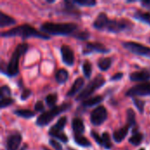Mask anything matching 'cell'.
<instances>
[{"label":"cell","instance_id":"74e56055","mask_svg":"<svg viewBox=\"0 0 150 150\" xmlns=\"http://www.w3.org/2000/svg\"><path fill=\"white\" fill-rule=\"evenodd\" d=\"M32 95V91L30 89H25V88H23L22 89V91H21V94H20V99L25 101L30 96Z\"/></svg>","mask_w":150,"mask_h":150},{"label":"cell","instance_id":"30bf717a","mask_svg":"<svg viewBox=\"0 0 150 150\" xmlns=\"http://www.w3.org/2000/svg\"><path fill=\"white\" fill-rule=\"evenodd\" d=\"M126 96L134 98V97H144L150 96V82L141 83L131 87L127 92Z\"/></svg>","mask_w":150,"mask_h":150},{"label":"cell","instance_id":"484cf974","mask_svg":"<svg viewBox=\"0 0 150 150\" xmlns=\"http://www.w3.org/2000/svg\"><path fill=\"white\" fill-rule=\"evenodd\" d=\"M13 113L15 115H17L18 117H20V118H23V119H26V120L33 118L35 116V114H36L35 112L30 111L28 109H17V110L13 111Z\"/></svg>","mask_w":150,"mask_h":150},{"label":"cell","instance_id":"2e32d148","mask_svg":"<svg viewBox=\"0 0 150 150\" xmlns=\"http://www.w3.org/2000/svg\"><path fill=\"white\" fill-rule=\"evenodd\" d=\"M83 85H84V78L82 77V76L77 77V78L75 80V82L73 83L71 88H70V89L69 90V91L67 92L66 96H67L68 98H71V97H74L75 95H76L78 92L80 93V92H81L80 91L83 89Z\"/></svg>","mask_w":150,"mask_h":150},{"label":"cell","instance_id":"7bdbcfd3","mask_svg":"<svg viewBox=\"0 0 150 150\" xmlns=\"http://www.w3.org/2000/svg\"><path fill=\"white\" fill-rule=\"evenodd\" d=\"M27 148H28L27 144H24V145H23V146L21 147L20 150H27Z\"/></svg>","mask_w":150,"mask_h":150},{"label":"cell","instance_id":"8d00e7d4","mask_svg":"<svg viewBox=\"0 0 150 150\" xmlns=\"http://www.w3.org/2000/svg\"><path fill=\"white\" fill-rule=\"evenodd\" d=\"M91 137L94 139V141L99 145V146H101L102 147V145H103V141H102V136H100L96 131H94V130H92V131H91Z\"/></svg>","mask_w":150,"mask_h":150},{"label":"cell","instance_id":"ac0fdd59","mask_svg":"<svg viewBox=\"0 0 150 150\" xmlns=\"http://www.w3.org/2000/svg\"><path fill=\"white\" fill-rule=\"evenodd\" d=\"M71 127H72V130L74 133V136L83 135V134L85 132L84 123L83 120L80 118H74L71 122Z\"/></svg>","mask_w":150,"mask_h":150},{"label":"cell","instance_id":"44dd1931","mask_svg":"<svg viewBox=\"0 0 150 150\" xmlns=\"http://www.w3.org/2000/svg\"><path fill=\"white\" fill-rule=\"evenodd\" d=\"M103 101H104V97L103 96H100V95H98V96L91 97V98H89L82 101L81 105L83 107H91V106L99 105Z\"/></svg>","mask_w":150,"mask_h":150},{"label":"cell","instance_id":"f35d334b","mask_svg":"<svg viewBox=\"0 0 150 150\" xmlns=\"http://www.w3.org/2000/svg\"><path fill=\"white\" fill-rule=\"evenodd\" d=\"M49 142L50 146L52 148H54L55 150H62V147L61 143L58 141H56L55 139L51 138V139H49V142Z\"/></svg>","mask_w":150,"mask_h":150},{"label":"cell","instance_id":"e0dca14e","mask_svg":"<svg viewBox=\"0 0 150 150\" xmlns=\"http://www.w3.org/2000/svg\"><path fill=\"white\" fill-rule=\"evenodd\" d=\"M130 128H131V127L128 124H127L123 127L115 130L113 132V134H112V139L114 140V142H117V143H120V142H123L125 140V138L127 136Z\"/></svg>","mask_w":150,"mask_h":150},{"label":"cell","instance_id":"b9f144b4","mask_svg":"<svg viewBox=\"0 0 150 150\" xmlns=\"http://www.w3.org/2000/svg\"><path fill=\"white\" fill-rule=\"evenodd\" d=\"M141 4H142V7L150 10V0H143V1L141 2Z\"/></svg>","mask_w":150,"mask_h":150},{"label":"cell","instance_id":"6da1fadb","mask_svg":"<svg viewBox=\"0 0 150 150\" xmlns=\"http://www.w3.org/2000/svg\"><path fill=\"white\" fill-rule=\"evenodd\" d=\"M2 37H21L22 39H27V38H39L42 40H49L50 36L42 33L41 31H39L35 29L33 26L28 24H24L18 25L14 28H11L10 30L4 31L1 33Z\"/></svg>","mask_w":150,"mask_h":150},{"label":"cell","instance_id":"ab89813d","mask_svg":"<svg viewBox=\"0 0 150 150\" xmlns=\"http://www.w3.org/2000/svg\"><path fill=\"white\" fill-rule=\"evenodd\" d=\"M44 109H45V107H44V104H43L42 101L39 100V101H37L35 103V105H34L35 112H42L44 111Z\"/></svg>","mask_w":150,"mask_h":150},{"label":"cell","instance_id":"e575fe53","mask_svg":"<svg viewBox=\"0 0 150 150\" xmlns=\"http://www.w3.org/2000/svg\"><path fill=\"white\" fill-rule=\"evenodd\" d=\"M11 91L8 85H2L0 88V98H11Z\"/></svg>","mask_w":150,"mask_h":150},{"label":"cell","instance_id":"7a4b0ae2","mask_svg":"<svg viewBox=\"0 0 150 150\" xmlns=\"http://www.w3.org/2000/svg\"><path fill=\"white\" fill-rule=\"evenodd\" d=\"M78 30L75 23L45 22L40 25V31L47 35H73Z\"/></svg>","mask_w":150,"mask_h":150},{"label":"cell","instance_id":"ba28073f","mask_svg":"<svg viewBox=\"0 0 150 150\" xmlns=\"http://www.w3.org/2000/svg\"><path fill=\"white\" fill-rule=\"evenodd\" d=\"M122 46L124 47V48L134 54L150 58V47L135 41H124L122 42Z\"/></svg>","mask_w":150,"mask_h":150},{"label":"cell","instance_id":"8992f818","mask_svg":"<svg viewBox=\"0 0 150 150\" xmlns=\"http://www.w3.org/2000/svg\"><path fill=\"white\" fill-rule=\"evenodd\" d=\"M67 121L68 118L66 116L61 117L58 121L50 127V129L48 130V135L51 136L53 139L61 141L63 143H67L69 142V137L63 132V129L67 125Z\"/></svg>","mask_w":150,"mask_h":150},{"label":"cell","instance_id":"5b68a950","mask_svg":"<svg viewBox=\"0 0 150 150\" xmlns=\"http://www.w3.org/2000/svg\"><path fill=\"white\" fill-rule=\"evenodd\" d=\"M105 83V79L102 75L96 76L83 90L82 91L76 96V101H83L89 98L97 90L103 87Z\"/></svg>","mask_w":150,"mask_h":150},{"label":"cell","instance_id":"836d02e7","mask_svg":"<svg viewBox=\"0 0 150 150\" xmlns=\"http://www.w3.org/2000/svg\"><path fill=\"white\" fill-rule=\"evenodd\" d=\"M73 3L76 4V5L87 6V7H93L98 4L97 1L95 0H74Z\"/></svg>","mask_w":150,"mask_h":150},{"label":"cell","instance_id":"ffe728a7","mask_svg":"<svg viewBox=\"0 0 150 150\" xmlns=\"http://www.w3.org/2000/svg\"><path fill=\"white\" fill-rule=\"evenodd\" d=\"M144 140V134L142 132L138 131V128H134L133 130V135L128 139V142L135 147L140 146Z\"/></svg>","mask_w":150,"mask_h":150},{"label":"cell","instance_id":"d590c367","mask_svg":"<svg viewBox=\"0 0 150 150\" xmlns=\"http://www.w3.org/2000/svg\"><path fill=\"white\" fill-rule=\"evenodd\" d=\"M14 102H15V99H13V98H1V101H0V107H1V109H4V108H5V107L10 106V105H12Z\"/></svg>","mask_w":150,"mask_h":150},{"label":"cell","instance_id":"ee69618b","mask_svg":"<svg viewBox=\"0 0 150 150\" xmlns=\"http://www.w3.org/2000/svg\"><path fill=\"white\" fill-rule=\"evenodd\" d=\"M41 149H42V150H50L48 148H47V147H45V146L41 147Z\"/></svg>","mask_w":150,"mask_h":150},{"label":"cell","instance_id":"4dcf8cb0","mask_svg":"<svg viewBox=\"0 0 150 150\" xmlns=\"http://www.w3.org/2000/svg\"><path fill=\"white\" fill-rule=\"evenodd\" d=\"M83 69V73L84 75V77L87 79H90L92 74V65L89 61H84L82 66Z\"/></svg>","mask_w":150,"mask_h":150},{"label":"cell","instance_id":"f6af8a7d","mask_svg":"<svg viewBox=\"0 0 150 150\" xmlns=\"http://www.w3.org/2000/svg\"><path fill=\"white\" fill-rule=\"evenodd\" d=\"M68 150H75V149H71V148H68Z\"/></svg>","mask_w":150,"mask_h":150},{"label":"cell","instance_id":"9a60e30c","mask_svg":"<svg viewBox=\"0 0 150 150\" xmlns=\"http://www.w3.org/2000/svg\"><path fill=\"white\" fill-rule=\"evenodd\" d=\"M129 79L133 82H148L150 80V71L144 69L139 71H134L130 73L129 75Z\"/></svg>","mask_w":150,"mask_h":150},{"label":"cell","instance_id":"5bb4252c","mask_svg":"<svg viewBox=\"0 0 150 150\" xmlns=\"http://www.w3.org/2000/svg\"><path fill=\"white\" fill-rule=\"evenodd\" d=\"M22 142V135L18 132H15L7 136L5 141L6 150H18Z\"/></svg>","mask_w":150,"mask_h":150},{"label":"cell","instance_id":"3957f363","mask_svg":"<svg viewBox=\"0 0 150 150\" xmlns=\"http://www.w3.org/2000/svg\"><path fill=\"white\" fill-rule=\"evenodd\" d=\"M28 47L29 46L25 42L20 43L16 47L8 62V65L6 66V69L3 74L9 77H13L19 73V59L28 51Z\"/></svg>","mask_w":150,"mask_h":150},{"label":"cell","instance_id":"f1b7e54d","mask_svg":"<svg viewBox=\"0 0 150 150\" xmlns=\"http://www.w3.org/2000/svg\"><path fill=\"white\" fill-rule=\"evenodd\" d=\"M101 136H102V141H103L102 147L107 150L111 149L112 148V139H111V136H110L109 133L108 132H104Z\"/></svg>","mask_w":150,"mask_h":150},{"label":"cell","instance_id":"4fadbf2b","mask_svg":"<svg viewBox=\"0 0 150 150\" xmlns=\"http://www.w3.org/2000/svg\"><path fill=\"white\" fill-rule=\"evenodd\" d=\"M60 51L62 62L67 66H73L75 62V54L73 49L68 45H62Z\"/></svg>","mask_w":150,"mask_h":150},{"label":"cell","instance_id":"277c9868","mask_svg":"<svg viewBox=\"0 0 150 150\" xmlns=\"http://www.w3.org/2000/svg\"><path fill=\"white\" fill-rule=\"evenodd\" d=\"M71 107H72L71 103H69V102L62 103V105H57V106L50 109L49 111L42 112L40 116H38L35 124L40 127H44L47 126L50 122H52L55 117H57L58 115H60L61 113H62L64 112L69 111Z\"/></svg>","mask_w":150,"mask_h":150},{"label":"cell","instance_id":"52a82bcc","mask_svg":"<svg viewBox=\"0 0 150 150\" xmlns=\"http://www.w3.org/2000/svg\"><path fill=\"white\" fill-rule=\"evenodd\" d=\"M133 25H134L131 21L125 19V18L111 19L108 18V19L105 22L104 31H107V32L112 33H121L123 31L130 29L131 27H133Z\"/></svg>","mask_w":150,"mask_h":150},{"label":"cell","instance_id":"cb8c5ba5","mask_svg":"<svg viewBox=\"0 0 150 150\" xmlns=\"http://www.w3.org/2000/svg\"><path fill=\"white\" fill-rule=\"evenodd\" d=\"M69 71L65 69H60L56 71L55 73V76H54V78H55V81L57 82V83L59 84H62V83H65L67 82V80L69 79Z\"/></svg>","mask_w":150,"mask_h":150},{"label":"cell","instance_id":"8fae6325","mask_svg":"<svg viewBox=\"0 0 150 150\" xmlns=\"http://www.w3.org/2000/svg\"><path fill=\"white\" fill-rule=\"evenodd\" d=\"M111 50L105 47L103 43L94 41V42H87L83 50V54L87 55L91 53H100V54H107L110 53Z\"/></svg>","mask_w":150,"mask_h":150},{"label":"cell","instance_id":"bcb514c9","mask_svg":"<svg viewBox=\"0 0 150 150\" xmlns=\"http://www.w3.org/2000/svg\"><path fill=\"white\" fill-rule=\"evenodd\" d=\"M139 150H146L145 149H139Z\"/></svg>","mask_w":150,"mask_h":150},{"label":"cell","instance_id":"83f0119b","mask_svg":"<svg viewBox=\"0 0 150 150\" xmlns=\"http://www.w3.org/2000/svg\"><path fill=\"white\" fill-rule=\"evenodd\" d=\"M74 141L78 146H81V147H83V148H89V147L91 146V142L83 135L74 136Z\"/></svg>","mask_w":150,"mask_h":150},{"label":"cell","instance_id":"9c48e42d","mask_svg":"<svg viewBox=\"0 0 150 150\" xmlns=\"http://www.w3.org/2000/svg\"><path fill=\"white\" fill-rule=\"evenodd\" d=\"M108 118V112L103 105H98L91 113L90 120L93 126H100L106 121Z\"/></svg>","mask_w":150,"mask_h":150},{"label":"cell","instance_id":"d6a6232c","mask_svg":"<svg viewBox=\"0 0 150 150\" xmlns=\"http://www.w3.org/2000/svg\"><path fill=\"white\" fill-rule=\"evenodd\" d=\"M72 36L75 37L76 39L80 40H87L91 37V33H89V31L83 30V31H78V32H76Z\"/></svg>","mask_w":150,"mask_h":150},{"label":"cell","instance_id":"4316f807","mask_svg":"<svg viewBox=\"0 0 150 150\" xmlns=\"http://www.w3.org/2000/svg\"><path fill=\"white\" fill-rule=\"evenodd\" d=\"M127 124L131 127L136 128V113L132 108H128L127 110Z\"/></svg>","mask_w":150,"mask_h":150},{"label":"cell","instance_id":"7402d4cb","mask_svg":"<svg viewBox=\"0 0 150 150\" xmlns=\"http://www.w3.org/2000/svg\"><path fill=\"white\" fill-rule=\"evenodd\" d=\"M15 24H16L15 18L5 14L3 11H0V27L1 28L6 27V26H11Z\"/></svg>","mask_w":150,"mask_h":150},{"label":"cell","instance_id":"d4e9b609","mask_svg":"<svg viewBox=\"0 0 150 150\" xmlns=\"http://www.w3.org/2000/svg\"><path fill=\"white\" fill-rule=\"evenodd\" d=\"M112 64V59L111 57H102L98 61V67L101 71H107Z\"/></svg>","mask_w":150,"mask_h":150},{"label":"cell","instance_id":"d6986e66","mask_svg":"<svg viewBox=\"0 0 150 150\" xmlns=\"http://www.w3.org/2000/svg\"><path fill=\"white\" fill-rule=\"evenodd\" d=\"M108 19V16L105 12H100L97 18L94 19L93 21V27L97 30H99V31H104L105 29V22L106 20Z\"/></svg>","mask_w":150,"mask_h":150},{"label":"cell","instance_id":"60d3db41","mask_svg":"<svg viewBox=\"0 0 150 150\" xmlns=\"http://www.w3.org/2000/svg\"><path fill=\"white\" fill-rule=\"evenodd\" d=\"M123 76H124V74L122 72H119V73H116L113 76H112L110 80L111 81H120L123 78Z\"/></svg>","mask_w":150,"mask_h":150},{"label":"cell","instance_id":"1f68e13d","mask_svg":"<svg viewBox=\"0 0 150 150\" xmlns=\"http://www.w3.org/2000/svg\"><path fill=\"white\" fill-rule=\"evenodd\" d=\"M133 102H134V104L135 107L137 108V110L139 111V112L142 114V113L144 112V109H145V104H146V102H145L144 100H142V99L139 98H136V97L133 98Z\"/></svg>","mask_w":150,"mask_h":150},{"label":"cell","instance_id":"f546056e","mask_svg":"<svg viewBox=\"0 0 150 150\" xmlns=\"http://www.w3.org/2000/svg\"><path fill=\"white\" fill-rule=\"evenodd\" d=\"M45 100H46V103H47V106L50 107V108L52 109V108H54V107L56 106L55 105H56V103H57V101H58V94H57V93H51V94H48V95L46 97Z\"/></svg>","mask_w":150,"mask_h":150},{"label":"cell","instance_id":"7dc6e473","mask_svg":"<svg viewBox=\"0 0 150 150\" xmlns=\"http://www.w3.org/2000/svg\"><path fill=\"white\" fill-rule=\"evenodd\" d=\"M149 43H150V37H149Z\"/></svg>","mask_w":150,"mask_h":150},{"label":"cell","instance_id":"7c38bea8","mask_svg":"<svg viewBox=\"0 0 150 150\" xmlns=\"http://www.w3.org/2000/svg\"><path fill=\"white\" fill-rule=\"evenodd\" d=\"M61 12L74 18H80L82 16V12L77 8L76 4H74L73 1H69V0L63 1V6L62 7Z\"/></svg>","mask_w":150,"mask_h":150},{"label":"cell","instance_id":"603a6c76","mask_svg":"<svg viewBox=\"0 0 150 150\" xmlns=\"http://www.w3.org/2000/svg\"><path fill=\"white\" fill-rule=\"evenodd\" d=\"M133 17L135 19L139 20L140 22L145 23V24L150 25V12L149 11H142L141 10H137L133 14Z\"/></svg>","mask_w":150,"mask_h":150}]
</instances>
